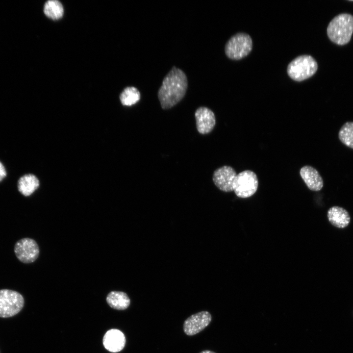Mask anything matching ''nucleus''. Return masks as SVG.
Masks as SVG:
<instances>
[{
    "mask_svg": "<svg viewBox=\"0 0 353 353\" xmlns=\"http://www.w3.org/2000/svg\"><path fill=\"white\" fill-rule=\"evenodd\" d=\"M188 87V78L181 69L173 66L164 77L157 92L163 109H170L184 97Z\"/></svg>",
    "mask_w": 353,
    "mask_h": 353,
    "instance_id": "obj_1",
    "label": "nucleus"
},
{
    "mask_svg": "<svg viewBox=\"0 0 353 353\" xmlns=\"http://www.w3.org/2000/svg\"><path fill=\"white\" fill-rule=\"evenodd\" d=\"M338 137L343 144L353 149V122H347L341 126Z\"/></svg>",
    "mask_w": 353,
    "mask_h": 353,
    "instance_id": "obj_18",
    "label": "nucleus"
},
{
    "mask_svg": "<svg viewBox=\"0 0 353 353\" xmlns=\"http://www.w3.org/2000/svg\"><path fill=\"white\" fill-rule=\"evenodd\" d=\"M141 99L139 90L134 86L126 87L120 96L121 103L125 106H131L137 103Z\"/></svg>",
    "mask_w": 353,
    "mask_h": 353,
    "instance_id": "obj_17",
    "label": "nucleus"
},
{
    "mask_svg": "<svg viewBox=\"0 0 353 353\" xmlns=\"http://www.w3.org/2000/svg\"><path fill=\"white\" fill-rule=\"evenodd\" d=\"M252 42L251 36L245 33H237L232 36L225 46V52L229 59L239 60L251 52Z\"/></svg>",
    "mask_w": 353,
    "mask_h": 353,
    "instance_id": "obj_4",
    "label": "nucleus"
},
{
    "mask_svg": "<svg viewBox=\"0 0 353 353\" xmlns=\"http://www.w3.org/2000/svg\"><path fill=\"white\" fill-rule=\"evenodd\" d=\"M209 312L203 311L192 315L184 322L183 330L188 335H194L204 329L210 323Z\"/></svg>",
    "mask_w": 353,
    "mask_h": 353,
    "instance_id": "obj_9",
    "label": "nucleus"
},
{
    "mask_svg": "<svg viewBox=\"0 0 353 353\" xmlns=\"http://www.w3.org/2000/svg\"><path fill=\"white\" fill-rule=\"evenodd\" d=\"M14 250L17 258L24 263L34 262L39 254V248L36 242L29 238L18 240L15 244Z\"/></svg>",
    "mask_w": 353,
    "mask_h": 353,
    "instance_id": "obj_7",
    "label": "nucleus"
},
{
    "mask_svg": "<svg viewBox=\"0 0 353 353\" xmlns=\"http://www.w3.org/2000/svg\"><path fill=\"white\" fill-rule=\"evenodd\" d=\"M317 69V62L313 57L309 55H302L289 63L287 72L292 79L301 81L312 76Z\"/></svg>",
    "mask_w": 353,
    "mask_h": 353,
    "instance_id": "obj_3",
    "label": "nucleus"
},
{
    "mask_svg": "<svg viewBox=\"0 0 353 353\" xmlns=\"http://www.w3.org/2000/svg\"><path fill=\"white\" fill-rule=\"evenodd\" d=\"M44 12L47 17L52 20H59L63 15L64 8L60 1L56 0H50L44 5Z\"/></svg>",
    "mask_w": 353,
    "mask_h": 353,
    "instance_id": "obj_16",
    "label": "nucleus"
},
{
    "mask_svg": "<svg viewBox=\"0 0 353 353\" xmlns=\"http://www.w3.org/2000/svg\"><path fill=\"white\" fill-rule=\"evenodd\" d=\"M200 353H215L214 352L211 351L205 350V351H202Z\"/></svg>",
    "mask_w": 353,
    "mask_h": 353,
    "instance_id": "obj_20",
    "label": "nucleus"
},
{
    "mask_svg": "<svg viewBox=\"0 0 353 353\" xmlns=\"http://www.w3.org/2000/svg\"><path fill=\"white\" fill-rule=\"evenodd\" d=\"M353 33V16L342 13L335 16L329 23L327 34L329 39L338 45L347 44Z\"/></svg>",
    "mask_w": 353,
    "mask_h": 353,
    "instance_id": "obj_2",
    "label": "nucleus"
},
{
    "mask_svg": "<svg viewBox=\"0 0 353 353\" xmlns=\"http://www.w3.org/2000/svg\"><path fill=\"white\" fill-rule=\"evenodd\" d=\"M327 217L332 225L340 228L347 227L351 220L348 211L338 206H333L329 208L327 212Z\"/></svg>",
    "mask_w": 353,
    "mask_h": 353,
    "instance_id": "obj_13",
    "label": "nucleus"
},
{
    "mask_svg": "<svg viewBox=\"0 0 353 353\" xmlns=\"http://www.w3.org/2000/svg\"><path fill=\"white\" fill-rule=\"evenodd\" d=\"M24 298L12 290H0V317L9 318L19 313L24 307Z\"/></svg>",
    "mask_w": 353,
    "mask_h": 353,
    "instance_id": "obj_5",
    "label": "nucleus"
},
{
    "mask_svg": "<svg viewBox=\"0 0 353 353\" xmlns=\"http://www.w3.org/2000/svg\"><path fill=\"white\" fill-rule=\"evenodd\" d=\"M126 344V337L124 333L119 329H111L108 330L103 338L104 348L112 353L122 351Z\"/></svg>",
    "mask_w": 353,
    "mask_h": 353,
    "instance_id": "obj_11",
    "label": "nucleus"
},
{
    "mask_svg": "<svg viewBox=\"0 0 353 353\" xmlns=\"http://www.w3.org/2000/svg\"><path fill=\"white\" fill-rule=\"evenodd\" d=\"M39 186V181L34 175L29 174L21 176L18 181V189L25 196L31 195Z\"/></svg>",
    "mask_w": 353,
    "mask_h": 353,
    "instance_id": "obj_14",
    "label": "nucleus"
},
{
    "mask_svg": "<svg viewBox=\"0 0 353 353\" xmlns=\"http://www.w3.org/2000/svg\"><path fill=\"white\" fill-rule=\"evenodd\" d=\"M106 302L112 308L117 310L126 309L130 304V299L127 294L121 291H111L106 297Z\"/></svg>",
    "mask_w": 353,
    "mask_h": 353,
    "instance_id": "obj_15",
    "label": "nucleus"
},
{
    "mask_svg": "<svg viewBox=\"0 0 353 353\" xmlns=\"http://www.w3.org/2000/svg\"><path fill=\"white\" fill-rule=\"evenodd\" d=\"M236 175V171L232 167L225 165L214 171L212 179L219 189L229 192L233 191V184Z\"/></svg>",
    "mask_w": 353,
    "mask_h": 353,
    "instance_id": "obj_8",
    "label": "nucleus"
},
{
    "mask_svg": "<svg viewBox=\"0 0 353 353\" xmlns=\"http://www.w3.org/2000/svg\"><path fill=\"white\" fill-rule=\"evenodd\" d=\"M196 127L201 134L210 133L216 124V118L214 112L206 106L198 107L195 112Z\"/></svg>",
    "mask_w": 353,
    "mask_h": 353,
    "instance_id": "obj_10",
    "label": "nucleus"
},
{
    "mask_svg": "<svg viewBox=\"0 0 353 353\" xmlns=\"http://www.w3.org/2000/svg\"><path fill=\"white\" fill-rule=\"evenodd\" d=\"M258 186L256 174L251 170H245L237 174L233 184V191L238 197L247 198L255 194Z\"/></svg>",
    "mask_w": 353,
    "mask_h": 353,
    "instance_id": "obj_6",
    "label": "nucleus"
},
{
    "mask_svg": "<svg viewBox=\"0 0 353 353\" xmlns=\"http://www.w3.org/2000/svg\"><path fill=\"white\" fill-rule=\"evenodd\" d=\"M300 174L309 189L319 191L322 189L323 180L316 169L311 166L305 165L301 169Z\"/></svg>",
    "mask_w": 353,
    "mask_h": 353,
    "instance_id": "obj_12",
    "label": "nucleus"
},
{
    "mask_svg": "<svg viewBox=\"0 0 353 353\" xmlns=\"http://www.w3.org/2000/svg\"><path fill=\"white\" fill-rule=\"evenodd\" d=\"M6 176V171L2 163L0 161V182Z\"/></svg>",
    "mask_w": 353,
    "mask_h": 353,
    "instance_id": "obj_19",
    "label": "nucleus"
}]
</instances>
